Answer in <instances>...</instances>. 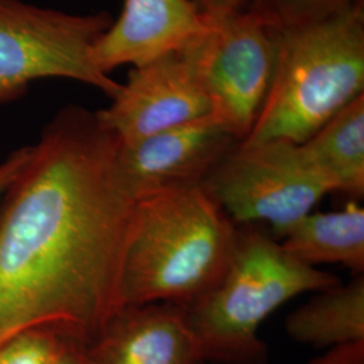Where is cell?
Segmentation results:
<instances>
[{
    "mask_svg": "<svg viewBox=\"0 0 364 364\" xmlns=\"http://www.w3.org/2000/svg\"><path fill=\"white\" fill-rule=\"evenodd\" d=\"M119 144L96 111L69 105L30 146L0 201V346L43 329L85 347L120 309L136 201Z\"/></svg>",
    "mask_w": 364,
    "mask_h": 364,
    "instance_id": "6da1fadb",
    "label": "cell"
},
{
    "mask_svg": "<svg viewBox=\"0 0 364 364\" xmlns=\"http://www.w3.org/2000/svg\"><path fill=\"white\" fill-rule=\"evenodd\" d=\"M237 225L203 186L135 203L119 304L188 306L207 294L234 252Z\"/></svg>",
    "mask_w": 364,
    "mask_h": 364,
    "instance_id": "7a4b0ae2",
    "label": "cell"
},
{
    "mask_svg": "<svg viewBox=\"0 0 364 364\" xmlns=\"http://www.w3.org/2000/svg\"><path fill=\"white\" fill-rule=\"evenodd\" d=\"M364 95V0L318 22L278 28L273 84L245 144L306 142Z\"/></svg>",
    "mask_w": 364,
    "mask_h": 364,
    "instance_id": "3957f363",
    "label": "cell"
},
{
    "mask_svg": "<svg viewBox=\"0 0 364 364\" xmlns=\"http://www.w3.org/2000/svg\"><path fill=\"white\" fill-rule=\"evenodd\" d=\"M338 282L333 274L290 257L264 231L237 225L225 272L183 311L205 363L266 364L269 348L258 335L264 320L289 299Z\"/></svg>",
    "mask_w": 364,
    "mask_h": 364,
    "instance_id": "277c9868",
    "label": "cell"
},
{
    "mask_svg": "<svg viewBox=\"0 0 364 364\" xmlns=\"http://www.w3.org/2000/svg\"><path fill=\"white\" fill-rule=\"evenodd\" d=\"M112 22L107 11L81 15L0 0V105L19 99L42 78L78 81L114 99L122 84L92 61Z\"/></svg>",
    "mask_w": 364,
    "mask_h": 364,
    "instance_id": "5b68a950",
    "label": "cell"
},
{
    "mask_svg": "<svg viewBox=\"0 0 364 364\" xmlns=\"http://www.w3.org/2000/svg\"><path fill=\"white\" fill-rule=\"evenodd\" d=\"M203 188L235 225L266 223L277 237L333 192L301 144L289 142H240Z\"/></svg>",
    "mask_w": 364,
    "mask_h": 364,
    "instance_id": "8992f818",
    "label": "cell"
},
{
    "mask_svg": "<svg viewBox=\"0 0 364 364\" xmlns=\"http://www.w3.org/2000/svg\"><path fill=\"white\" fill-rule=\"evenodd\" d=\"M192 49L213 115L243 142L273 84L278 28L242 11L210 21L208 31L192 43Z\"/></svg>",
    "mask_w": 364,
    "mask_h": 364,
    "instance_id": "52a82bcc",
    "label": "cell"
},
{
    "mask_svg": "<svg viewBox=\"0 0 364 364\" xmlns=\"http://www.w3.org/2000/svg\"><path fill=\"white\" fill-rule=\"evenodd\" d=\"M120 144H132L213 114L192 43L132 66L111 105L96 111Z\"/></svg>",
    "mask_w": 364,
    "mask_h": 364,
    "instance_id": "ba28073f",
    "label": "cell"
},
{
    "mask_svg": "<svg viewBox=\"0 0 364 364\" xmlns=\"http://www.w3.org/2000/svg\"><path fill=\"white\" fill-rule=\"evenodd\" d=\"M242 141L216 115L120 144L117 174L134 201L203 186Z\"/></svg>",
    "mask_w": 364,
    "mask_h": 364,
    "instance_id": "9c48e42d",
    "label": "cell"
},
{
    "mask_svg": "<svg viewBox=\"0 0 364 364\" xmlns=\"http://www.w3.org/2000/svg\"><path fill=\"white\" fill-rule=\"evenodd\" d=\"M210 21L191 0H124L122 13L96 42L92 61L109 75L119 66H139L189 46Z\"/></svg>",
    "mask_w": 364,
    "mask_h": 364,
    "instance_id": "30bf717a",
    "label": "cell"
},
{
    "mask_svg": "<svg viewBox=\"0 0 364 364\" xmlns=\"http://www.w3.org/2000/svg\"><path fill=\"white\" fill-rule=\"evenodd\" d=\"M90 364H205L183 306H122L84 347Z\"/></svg>",
    "mask_w": 364,
    "mask_h": 364,
    "instance_id": "8fae6325",
    "label": "cell"
},
{
    "mask_svg": "<svg viewBox=\"0 0 364 364\" xmlns=\"http://www.w3.org/2000/svg\"><path fill=\"white\" fill-rule=\"evenodd\" d=\"M285 320L294 341L317 348H335L364 341V275L351 282L326 287Z\"/></svg>",
    "mask_w": 364,
    "mask_h": 364,
    "instance_id": "7c38bea8",
    "label": "cell"
},
{
    "mask_svg": "<svg viewBox=\"0 0 364 364\" xmlns=\"http://www.w3.org/2000/svg\"><path fill=\"white\" fill-rule=\"evenodd\" d=\"M282 239L287 254L306 266L343 264L364 273V209L355 203L335 212H311Z\"/></svg>",
    "mask_w": 364,
    "mask_h": 364,
    "instance_id": "4fadbf2b",
    "label": "cell"
},
{
    "mask_svg": "<svg viewBox=\"0 0 364 364\" xmlns=\"http://www.w3.org/2000/svg\"><path fill=\"white\" fill-rule=\"evenodd\" d=\"M313 168L333 192L364 195V95L301 144Z\"/></svg>",
    "mask_w": 364,
    "mask_h": 364,
    "instance_id": "5bb4252c",
    "label": "cell"
},
{
    "mask_svg": "<svg viewBox=\"0 0 364 364\" xmlns=\"http://www.w3.org/2000/svg\"><path fill=\"white\" fill-rule=\"evenodd\" d=\"M360 0H248L245 11L275 27L301 26L343 13Z\"/></svg>",
    "mask_w": 364,
    "mask_h": 364,
    "instance_id": "9a60e30c",
    "label": "cell"
},
{
    "mask_svg": "<svg viewBox=\"0 0 364 364\" xmlns=\"http://www.w3.org/2000/svg\"><path fill=\"white\" fill-rule=\"evenodd\" d=\"M63 343L50 331H28L0 346V364H50Z\"/></svg>",
    "mask_w": 364,
    "mask_h": 364,
    "instance_id": "2e32d148",
    "label": "cell"
},
{
    "mask_svg": "<svg viewBox=\"0 0 364 364\" xmlns=\"http://www.w3.org/2000/svg\"><path fill=\"white\" fill-rule=\"evenodd\" d=\"M309 364H364V341L331 348Z\"/></svg>",
    "mask_w": 364,
    "mask_h": 364,
    "instance_id": "e0dca14e",
    "label": "cell"
},
{
    "mask_svg": "<svg viewBox=\"0 0 364 364\" xmlns=\"http://www.w3.org/2000/svg\"><path fill=\"white\" fill-rule=\"evenodd\" d=\"M198 11L210 21L245 11L248 0H191Z\"/></svg>",
    "mask_w": 364,
    "mask_h": 364,
    "instance_id": "ac0fdd59",
    "label": "cell"
},
{
    "mask_svg": "<svg viewBox=\"0 0 364 364\" xmlns=\"http://www.w3.org/2000/svg\"><path fill=\"white\" fill-rule=\"evenodd\" d=\"M30 153V146H23L21 149L14 150L0 162V201L6 193L10 183L15 180L16 174L26 162Z\"/></svg>",
    "mask_w": 364,
    "mask_h": 364,
    "instance_id": "d6986e66",
    "label": "cell"
},
{
    "mask_svg": "<svg viewBox=\"0 0 364 364\" xmlns=\"http://www.w3.org/2000/svg\"><path fill=\"white\" fill-rule=\"evenodd\" d=\"M50 364H90L85 356L84 346L64 340L60 350L54 355Z\"/></svg>",
    "mask_w": 364,
    "mask_h": 364,
    "instance_id": "ffe728a7",
    "label": "cell"
}]
</instances>
